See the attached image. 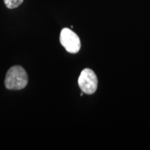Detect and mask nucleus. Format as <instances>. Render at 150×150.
Instances as JSON below:
<instances>
[{
  "mask_svg": "<svg viewBox=\"0 0 150 150\" xmlns=\"http://www.w3.org/2000/svg\"><path fill=\"white\" fill-rule=\"evenodd\" d=\"M4 84L8 90L19 91L23 89L28 84L27 73L20 65L11 67L6 75Z\"/></svg>",
  "mask_w": 150,
  "mask_h": 150,
  "instance_id": "obj_1",
  "label": "nucleus"
},
{
  "mask_svg": "<svg viewBox=\"0 0 150 150\" xmlns=\"http://www.w3.org/2000/svg\"><path fill=\"white\" fill-rule=\"evenodd\" d=\"M78 83L83 93L87 95H92L97 91L98 80L96 74L93 70L86 68L81 72Z\"/></svg>",
  "mask_w": 150,
  "mask_h": 150,
  "instance_id": "obj_2",
  "label": "nucleus"
},
{
  "mask_svg": "<svg viewBox=\"0 0 150 150\" xmlns=\"http://www.w3.org/2000/svg\"><path fill=\"white\" fill-rule=\"evenodd\" d=\"M60 42L69 53L76 54L80 50L81 41L79 38L72 30L64 28L60 34Z\"/></svg>",
  "mask_w": 150,
  "mask_h": 150,
  "instance_id": "obj_3",
  "label": "nucleus"
},
{
  "mask_svg": "<svg viewBox=\"0 0 150 150\" xmlns=\"http://www.w3.org/2000/svg\"><path fill=\"white\" fill-rule=\"evenodd\" d=\"M24 0H4V4L9 9L18 8L23 3Z\"/></svg>",
  "mask_w": 150,
  "mask_h": 150,
  "instance_id": "obj_4",
  "label": "nucleus"
}]
</instances>
